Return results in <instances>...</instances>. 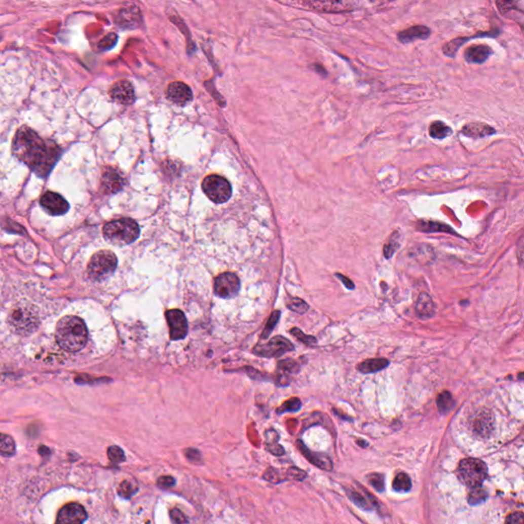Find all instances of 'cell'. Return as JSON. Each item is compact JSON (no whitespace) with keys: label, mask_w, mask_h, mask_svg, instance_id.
Instances as JSON below:
<instances>
[{"label":"cell","mask_w":524,"mask_h":524,"mask_svg":"<svg viewBox=\"0 0 524 524\" xmlns=\"http://www.w3.org/2000/svg\"><path fill=\"white\" fill-rule=\"evenodd\" d=\"M369 481L371 483V485L377 490L378 492H383L384 491V478L382 475L380 474H373L369 477Z\"/></svg>","instance_id":"38"},{"label":"cell","mask_w":524,"mask_h":524,"mask_svg":"<svg viewBox=\"0 0 524 524\" xmlns=\"http://www.w3.org/2000/svg\"><path fill=\"white\" fill-rule=\"evenodd\" d=\"M519 378H520V380H522V373H520V375H519Z\"/></svg>","instance_id":"45"},{"label":"cell","mask_w":524,"mask_h":524,"mask_svg":"<svg viewBox=\"0 0 524 524\" xmlns=\"http://www.w3.org/2000/svg\"><path fill=\"white\" fill-rule=\"evenodd\" d=\"M16 454V444L14 439L4 433H0V455L4 457H12Z\"/></svg>","instance_id":"26"},{"label":"cell","mask_w":524,"mask_h":524,"mask_svg":"<svg viewBox=\"0 0 524 524\" xmlns=\"http://www.w3.org/2000/svg\"><path fill=\"white\" fill-rule=\"evenodd\" d=\"M10 324L18 332L28 334L38 326V318L28 307H16L10 314Z\"/></svg>","instance_id":"7"},{"label":"cell","mask_w":524,"mask_h":524,"mask_svg":"<svg viewBox=\"0 0 524 524\" xmlns=\"http://www.w3.org/2000/svg\"><path fill=\"white\" fill-rule=\"evenodd\" d=\"M356 3H342V2H329V3H307L306 6H309L312 10L324 13H342V12H350L354 10V6Z\"/></svg>","instance_id":"20"},{"label":"cell","mask_w":524,"mask_h":524,"mask_svg":"<svg viewBox=\"0 0 524 524\" xmlns=\"http://www.w3.org/2000/svg\"><path fill=\"white\" fill-rule=\"evenodd\" d=\"M39 454L42 455V456H44L45 454L49 455V450L47 447H45V446H41V447H39Z\"/></svg>","instance_id":"44"},{"label":"cell","mask_w":524,"mask_h":524,"mask_svg":"<svg viewBox=\"0 0 524 524\" xmlns=\"http://www.w3.org/2000/svg\"><path fill=\"white\" fill-rule=\"evenodd\" d=\"M171 340L183 339L188 334V322L183 312L179 309H171L166 312Z\"/></svg>","instance_id":"10"},{"label":"cell","mask_w":524,"mask_h":524,"mask_svg":"<svg viewBox=\"0 0 524 524\" xmlns=\"http://www.w3.org/2000/svg\"><path fill=\"white\" fill-rule=\"evenodd\" d=\"M302 453L306 456V458L314 465H317L318 467L320 468H323V469H326V470H331L332 469V463L331 461L329 460V458H324V459H321L320 455H313V454H310L308 452L303 451L302 450Z\"/></svg>","instance_id":"30"},{"label":"cell","mask_w":524,"mask_h":524,"mask_svg":"<svg viewBox=\"0 0 524 524\" xmlns=\"http://www.w3.org/2000/svg\"><path fill=\"white\" fill-rule=\"evenodd\" d=\"M335 276H336V277H337V278H338V279L343 283V285H344L347 289H349V290H353V289H354V284H353V283H352V281H351V280H349L347 277H345V276H343V275H341V274H336Z\"/></svg>","instance_id":"43"},{"label":"cell","mask_w":524,"mask_h":524,"mask_svg":"<svg viewBox=\"0 0 524 524\" xmlns=\"http://www.w3.org/2000/svg\"><path fill=\"white\" fill-rule=\"evenodd\" d=\"M458 477L460 481L470 489L479 488L488 476L485 463L478 459H464L458 467Z\"/></svg>","instance_id":"5"},{"label":"cell","mask_w":524,"mask_h":524,"mask_svg":"<svg viewBox=\"0 0 524 524\" xmlns=\"http://www.w3.org/2000/svg\"><path fill=\"white\" fill-rule=\"evenodd\" d=\"M87 519L85 509L77 503H70L64 506L57 518V524H83Z\"/></svg>","instance_id":"11"},{"label":"cell","mask_w":524,"mask_h":524,"mask_svg":"<svg viewBox=\"0 0 524 524\" xmlns=\"http://www.w3.org/2000/svg\"><path fill=\"white\" fill-rule=\"evenodd\" d=\"M167 98L178 104V106H184L193 99V92L191 88L184 84L183 82H171L166 90Z\"/></svg>","instance_id":"14"},{"label":"cell","mask_w":524,"mask_h":524,"mask_svg":"<svg viewBox=\"0 0 524 524\" xmlns=\"http://www.w3.org/2000/svg\"><path fill=\"white\" fill-rule=\"evenodd\" d=\"M110 95L114 101L124 106H129L135 100L134 88L130 82L125 80L116 82L111 87Z\"/></svg>","instance_id":"13"},{"label":"cell","mask_w":524,"mask_h":524,"mask_svg":"<svg viewBox=\"0 0 524 524\" xmlns=\"http://www.w3.org/2000/svg\"><path fill=\"white\" fill-rule=\"evenodd\" d=\"M102 189L108 194H114L122 190L125 181L120 172L113 168H109L102 174Z\"/></svg>","instance_id":"17"},{"label":"cell","mask_w":524,"mask_h":524,"mask_svg":"<svg viewBox=\"0 0 524 524\" xmlns=\"http://www.w3.org/2000/svg\"><path fill=\"white\" fill-rule=\"evenodd\" d=\"M431 35V30L423 25H417L400 31L397 38L401 43H411L416 40H426Z\"/></svg>","instance_id":"15"},{"label":"cell","mask_w":524,"mask_h":524,"mask_svg":"<svg viewBox=\"0 0 524 524\" xmlns=\"http://www.w3.org/2000/svg\"><path fill=\"white\" fill-rule=\"evenodd\" d=\"M13 151L17 158L27 164L39 176H46L59 158V147L52 141H44L27 127L21 128L14 140Z\"/></svg>","instance_id":"1"},{"label":"cell","mask_w":524,"mask_h":524,"mask_svg":"<svg viewBox=\"0 0 524 524\" xmlns=\"http://www.w3.org/2000/svg\"><path fill=\"white\" fill-rule=\"evenodd\" d=\"M388 364L389 360L386 358H370L358 363L357 370L362 374H372L384 370Z\"/></svg>","instance_id":"21"},{"label":"cell","mask_w":524,"mask_h":524,"mask_svg":"<svg viewBox=\"0 0 524 524\" xmlns=\"http://www.w3.org/2000/svg\"><path fill=\"white\" fill-rule=\"evenodd\" d=\"M496 130L486 123L481 122H471L466 124L462 128V134L470 138H482L495 134Z\"/></svg>","instance_id":"19"},{"label":"cell","mask_w":524,"mask_h":524,"mask_svg":"<svg viewBox=\"0 0 524 524\" xmlns=\"http://www.w3.org/2000/svg\"><path fill=\"white\" fill-rule=\"evenodd\" d=\"M474 428L477 432L480 434H485L488 431H490L492 426V416L490 413L483 410L480 414H478L474 419Z\"/></svg>","instance_id":"24"},{"label":"cell","mask_w":524,"mask_h":524,"mask_svg":"<svg viewBox=\"0 0 524 524\" xmlns=\"http://www.w3.org/2000/svg\"><path fill=\"white\" fill-rule=\"evenodd\" d=\"M279 319H280V312L279 311H276V312H274L272 314V317H271V319L269 321V324L267 325V328H266L265 333H264V335H262V337L265 338V337H268L270 335V333L272 332V330L275 328L276 324L278 323Z\"/></svg>","instance_id":"39"},{"label":"cell","mask_w":524,"mask_h":524,"mask_svg":"<svg viewBox=\"0 0 524 524\" xmlns=\"http://www.w3.org/2000/svg\"><path fill=\"white\" fill-rule=\"evenodd\" d=\"M415 311L417 317L422 320H428L434 317L435 306L431 297L427 293H421L419 295L415 304Z\"/></svg>","instance_id":"18"},{"label":"cell","mask_w":524,"mask_h":524,"mask_svg":"<svg viewBox=\"0 0 524 524\" xmlns=\"http://www.w3.org/2000/svg\"><path fill=\"white\" fill-rule=\"evenodd\" d=\"M137 484L135 481L133 480H124L119 489H118V493L119 495L122 497V498H125V499H129L131 498L137 491Z\"/></svg>","instance_id":"29"},{"label":"cell","mask_w":524,"mask_h":524,"mask_svg":"<svg viewBox=\"0 0 524 524\" xmlns=\"http://www.w3.org/2000/svg\"><path fill=\"white\" fill-rule=\"evenodd\" d=\"M116 41H117V36L115 34H109L106 38L101 40V42L99 43V47L104 50L110 49L116 44Z\"/></svg>","instance_id":"40"},{"label":"cell","mask_w":524,"mask_h":524,"mask_svg":"<svg viewBox=\"0 0 524 524\" xmlns=\"http://www.w3.org/2000/svg\"><path fill=\"white\" fill-rule=\"evenodd\" d=\"M399 239H400V236L397 232L393 233L390 238L387 240L386 244L384 245V248H383V253H384V256L387 258V259H390L391 256L395 253V251L398 249L399 247Z\"/></svg>","instance_id":"28"},{"label":"cell","mask_w":524,"mask_h":524,"mask_svg":"<svg viewBox=\"0 0 524 524\" xmlns=\"http://www.w3.org/2000/svg\"><path fill=\"white\" fill-rule=\"evenodd\" d=\"M118 260L116 255L108 250L95 253L88 264L87 274L91 281L101 282L113 275L117 268Z\"/></svg>","instance_id":"4"},{"label":"cell","mask_w":524,"mask_h":524,"mask_svg":"<svg viewBox=\"0 0 524 524\" xmlns=\"http://www.w3.org/2000/svg\"><path fill=\"white\" fill-rule=\"evenodd\" d=\"M488 498V493L481 489V486L479 488H474L471 490L470 494H469V498H468V501L470 503V505H478L482 502H484Z\"/></svg>","instance_id":"31"},{"label":"cell","mask_w":524,"mask_h":524,"mask_svg":"<svg viewBox=\"0 0 524 524\" xmlns=\"http://www.w3.org/2000/svg\"><path fill=\"white\" fill-rule=\"evenodd\" d=\"M288 307H289L291 310H293V311H295V312H297V313H300V314L305 313V312L308 310V308H309V307H308V305H307V303H306L305 301H303V300L299 299V298H293V299H291V300H290V302L288 303Z\"/></svg>","instance_id":"32"},{"label":"cell","mask_w":524,"mask_h":524,"mask_svg":"<svg viewBox=\"0 0 524 524\" xmlns=\"http://www.w3.org/2000/svg\"><path fill=\"white\" fill-rule=\"evenodd\" d=\"M452 132V128L441 121H434L429 126V135L434 139H444Z\"/></svg>","instance_id":"23"},{"label":"cell","mask_w":524,"mask_h":524,"mask_svg":"<svg viewBox=\"0 0 524 524\" xmlns=\"http://www.w3.org/2000/svg\"><path fill=\"white\" fill-rule=\"evenodd\" d=\"M204 194L214 203L221 204L230 200L233 194L231 183L219 175H209L202 182Z\"/></svg>","instance_id":"6"},{"label":"cell","mask_w":524,"mask_h":524,"mask_svg":"<svg viewBox=\"0 0 524 524\" xmlns=\"http://www.w3.org/2000/svg\"><path fill=\"white\" fill-rule=\"evenodd\" d=\"M108 457L113 463H116V464L125 461V455H124L123 451L119 446H116V445L109 447Z\"/></svg>","instance_id":"33"},{"label":"cell","mask_w":524,"mask_h":524,"mask_svg":"<svg viewBox=\"0 0 524 524\" xmlns=\"http://www.w3.org/2000/svg\"><path fill=\"white\" fill-rule=\"evenodd\" d=\"M301 407V402L298 398H291L288 401H286L281 408L278 409L279 413L284 411H296Z\"/></svg>","instance_id":"34"},{"label":"cell","mask_w":524,"mask_h":524,"mask_svg":"<svg viewBox=\"0 0 524 524\" xmlns=\"http://www.w3.org/2000/svg\"><path fill=\"white\" fill-rule=\"evenodd\" d=\"M170 518L173 524H190L185 515L179 509H172L170 511Z\"/></svg>","instance_id":"35"},{"label":"cell","mask_w":524,"mask_h":524,"mask_svg":"<svg viewBox=\"0 0 524 524\" xmlns=\"http://www.w3.org/2000/svg\"><path fill=\"white\" fill-rule=\"evenodd\" d=\"M436 404L439 413L445 415L455 406V400L448 391H443L440 394H438Z\"/></svg>","instance_id":"25"},{"label":"cell","mask_w":524,"mask_h":524,"mask_svg":"<svg viewBox=\"0 0 524 524\" xmlns=\"http://www.w3.org/2000/svg\"><path fill=\"white\" fill-rule=\"evenodd\" d=\"M417 230L423 233H447L452 235H457L451 227L436 221H419L417 223Z\"/></svg>","instance_id":"22"},{"label":"cell","mask_w":524,"mask_h":524,"mask_svg":"<svg viewBox=\"0 0 524 524\" xmlns=\"http://www.w3.org/2000/svg\"><path fill=\"white\" fill-rule=\"evenodd\" d=\"M291 333H292V335H294L296 338H298L301 342H303V343H305V344H307V345H311V344L317 343V339H316V338L312 337V336H307V335L303 334V332H301L299 329H296V328H295V329H293V330L291 331Z\"/></svg>","instance_id":"37"},{"label":"cell","mask_w":524,"mask_h":524,"mask_svg":"<svg viewBox=\"0 0 524 524\" xmlns=\"http://www.w3.org/2000/svg\"><path fill=\"white\" fill-rule=\"evenodd\" d=\"M348 496L350 497L351 501H352L355 505H357L358 507H360V508H362V509H370V507H371V506H370V504H368V502H366V500H365L362 496H360L359 494H357V493H355V492H349V493H348Z\"/></svg>","instance_id":"36"},{"label":"cell","mask_w":524,"mask_h":524,"mask_svg":"<svg viewBox=\"0 0 524 524\" xmlns=\"http://www.w3.org/2000/svg\"><path fill=\"white\" fill-rule=\"evenodd\" d=\"M493 50L489 45L477 44L470 46L465 51V60L470 64H483L492 56Z\"/></svg>","instance_id":"16"},{"label":"cell","mask_w":524,"mask_h":524,"mask_svg":"<svg viewBox=\"0 0 524 524\" xmlns=\"http://www.w3.org/2000/svg\"><path fill=\"white\" fill-rule=\"evenodd\" d=\"M56 338L63 349L68 352H77L86 345L87 328L80 318L66 316L58 323Z\"/></svg>","instance_id":"2"},{"label":"cell","mask_w":524,"mask_h":524,"mask_svg":"<svg viewBox=\"0 0 524 524\" xmlns=\"http://www.w3.org/2000/svg\"><path fill=\"white\" fill-rule=\"evenodd\" d=\"M506 524H524V516L522 512L511 514L506 521Z\"/></svg>","instance_id":"41"},{"label":"cell","mask_w":524,"mask_h":524,"mask_svg":"<svg viewBox=\"0 0 524 524\" xmlns=\"http://www.w3.org/2000/svg\"><path fill=\"white\" fill-rule=\"evenodd\" d=\"M241 288V283L239 278L231 273L222 274L215 279L214 283V291L215 295L223 298L230 299L235 297Z\"/></svg>","instance_id":"8"},{"label":"cell","mask_w":524,"mask_h":524,"mask_svg":"<svg viewBox=\"0 0 524 524\" xmlns=\"http://www.w3.org/2000/svg\"><path fill=\"white\" fill-rule=\"evenodd\" d=\"M40 204L44 210L54 216L63 215L69 210L68 202L59 194L47 192L45 193L40 200Z\"/></svg>","instance_id":"12"},{"label":"cell","mask_w":524,"mask_h":524,"mask_svg":"<svg viewBox=\"0 0 524 524\" xmlns=\"http://www.w3.org/2000/svg\"><path fill=\"white\" fill-rule=\"evenodd\" d=\"M392 488L396 492L400 493H406L411 489V482L409 477L405 473H399L395 476Z\"/></svg>","instance_id":"27"},{"label":"cell","mask_w":524,"mask_h":524,"mask_svg":"<svg viewBox=\"0 0 524 524\" xmlns=\"http://www.w3.org/2000/svg\"><path fill=\"white\" fill-rule=\"evenodd\" d=\"M294 349L293 344L287 340L286 338H283L281 336L275 337L272 339L269 343L265 345H259L256 346L254 349V352L260 356L265 357H276L281 356L284 353L291 351Z\"/></svg>","instance_id":"9"},{"label":"cell","mask_w":524,"mask_h":524,"mask_svg":"<svg viewBox=\"0 0 524 524\" xmlns=\"http://www.w3.org/2000/svg\"><path fill=\"white\" fill-rule=\"evenodd\" d=\"M104 239L112 245L125 246L133 243L140 234L138 224L130 218L111 221L103 227Z\"/></svg>","instance_id":"3"},{"label":"cell","mask_w":524,"mask_h":524,"mask_svg":"<svg viewBox=\"0 0 524 524\" xmlns=\"http://www.w3.org/2000/svg\"><path fill=\"white\" fill-rule=\"evenodd\" d=\"M175 483V480L171 476H163L158 479V485L162 489H168L173 486Z\"/></svg>","instance_id":"42"}]
</instances>
